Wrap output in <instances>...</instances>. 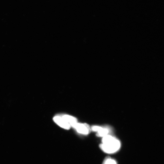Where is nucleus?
Listing matches in <instances>:
<instances>
[{
    "mask_svg": "<svg viewBox=\"0 0 164 164\" xmlns=\"http://www.w3.org/2000/svg\"><path fill=\"white\" fill-rule=\"evenodd\" d=\"M54 120L57 125L62 128L66 129H69L70 128V125L62 117H55L54 118Z\"/></svg>",
    "mask_w": 164,
    "mask_h": 164,
    "instance_id": "nucleus-3",
    "label": "nucleus"
},
{
    "mask_svg": "<svg viewBox=\"0 0 164 164\" xmlns=\"http://www.w3.org/2000/svg\"><path fill=\"white\" fill-rule=\"evenodd\" d=\"M109 133V130L103 128L102 127L97 132V135L98 136L104 137L108 135Z\"/></svg>",
    "mask_w": 164,
    "mask_h": 164,
    "instance_id": "nucleus-5",
    "label": "nucleus"
},
{
    "mask_svg": "<svg viewBox=\"0 0 164 164\" xmlns=\"http://www.w3.org/2000/svg\"><path fill=\"white\" fill-rule=\"evenodd\" d=\"M102 164H117V163L115 161L108 156L105 158Z\"/></svg>",
    "mask_w": 164,
    "mask_h": 164,
    "instance_id": "nucleus-6",
    "label": "nucleus"
},
{
    "mask_svg": "<svg viewBox=\"0 0 164 164\" xmlns=\"http://www.w3.org/2000/svg\"><path fill=\"white\" fill-rule=\"evenodd\" d=\"M77 132L80 134L87 135L89 134L91 131L88 125L86 124H81L77 123L73 127Z\"/></svg>",
    "mask_w": 164,
    "mask_h": 164,
    "instance_id": "nucleus-2",
    "label": "nucleus"
},
{
    "mask_svg": "<svg viewBox=\"0 0 164 164\" xmlns=\"http://www.w3.org/2000/svg\"><path fill=\"white\" fill-rule=\"evenodd\" d=\"M102 143L100 145V147L104 152L112 153L117 151L120 148V143L117 139L109 135L103 137Z\"/></svg>",
    "mask_w": 164,
    "mask_h": 164,
    "instance_id": "nucleus-1",
    "label": "nucleus"
},
{
    "mask_svg": "<svg viewBox=\"0 0 164 164\" xmlns=\"http://www.w3.org/2000/svg\"><path fill=\"white\" fill-rule=\"evenodd\" d=\"M62 118L73 127L77 123V119L72 116L65 115L62 117Z\"/></svg>",
    "mask_w": 164,
    "mask_h": 164,
    "instance_id": "nucleus-4",
    "label": "nucleus"
},
{
    "mask_svg": "<svg viewBox=\"0 0 164 164\" xmlns=\"http://www.w3.org/2000/svg\"><path fill=\"white\" fill-rule=\"evenodd\" d=\"M101 127L97 126H94L92 128V130L94 131H96V132H98L100 129L101 128Z\"/></svg>",
    "mask_w": 164,
    "mask_h": 164,
    "instance_id": "nucleus-7",
    "label": "nucleus"
}]
</instances>
